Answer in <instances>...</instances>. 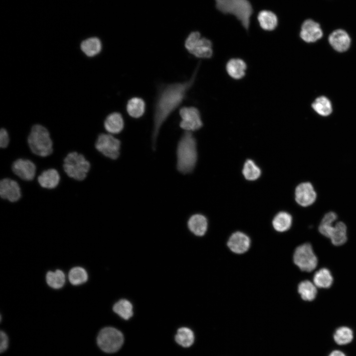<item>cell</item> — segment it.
I'll list each match as a JSON object with an SVG mask.
<instances>
[{"label": "cell", "mask_w": 356, "mask_h": 356, "mask_svg": "<svg viewBox=\"0 0 356 356\" xmlns=\"http://www.w3.org/2000/svg\"><path fill=\"white\" fill-rule=\"evenodd\" d=\"M199 64L187 80L162 86L155 99L153 114L152 146L155 149L160 129L169 117L181 104L193 87L199 68Z\"/></svg>", "instance_id": "cell-1"}, {"label": "cell", "mask_w": 356, "mask_h": 356, "mask_svg": "<svg viewBox=\"0 0 356 356\" xmlns=\"http://www.w3.org/2000/svg\"><path fill=\"white\" fill-rule=\"evenodd\" d=\"M197 142L191 132L185 131L178 141L177 148V168L182 174L190 173L197 161Z\"/></svg>", "instance_id": "cell-2"}, {"label": "cell", "mask_w": 356, "mask_h": 356, "mask_svg": "<svg viewBox=\"0 0 356 356\" xmlns=\"http://www.w3.org/2000/svg\"><path fill=\"white\" fill-rule=\"evenodd\" d=\"M216 8L223 14L234 16L243 28L248 30L250 18L253 13L252 6L248 0H215Z\"/></svg>", "instance_id": "cell-3"}, {"label": "cell", "mask_w": 356, "mask_h": 356, "mask_svg": "<svg viewBox=\"0 0 356 356\" xmlns=\"http://www.w3.org/2000/svg\"><path fill=\"white\" fill-rule=\"evenodd\" d=\"M31 151L41 157H46L52 151V141L47 129L40 124L33 125L28 137Z\"/></svg>", "instance_id": "cell-4"}, {"label": "cell", "mask_w": 356, "mask_h": 356, "mask_svg": "<svg viewBox=\"0 0 356 356\" xmlns=\"http://www.w3.org/2000/svg\"><path fill=\"white\" fill-rule=\"evenodd\" d=\"M90 168L89 162L83 154L72 152L64 159L63 169L71 178L77 180H83L87 177Z\"/></svg>", "instance_id": "cell-5"}, {"label": "cell", "mask_w": 356, "mask_h": 356, "mask_svg": "<svg viewBox=\"0 0 356 356\" xmlns=\"http://www.w3.org/2000/svg\"><path fill=\"white\" fill-rule=\"evenodd\" d=\"M96 342L102 351L113 353L121 348L124 342V336L118 329L112 327H106L99 331Z\"/></svg>", "instance_id": "cell-6"}, {"label": "cell", "mask_w": 356, "mask_h": 356, "mask_svg": "<svg viewBox=\"0 0 356 356\" xmlns=\"http://www.w3.org/2000/svg\"><path fill=\"white\" fill-rule=\"evenodd\" d=\"M292 260L294 265L303 271L311 272L317 265V259L312 245L309 243L297 246L294 251Z\"/></svg>", "instance_id": "cell-7"}, {"label": "cell", "mask_w": 356, "mask_h": 356, "mask_svg": "<svg viewBox=\"0 0 356 356\" xmlns=\"http://www.w3.org/2000/svg\"><path fill=\"white\" fill-rule=\"evenodd\" d=\"M95 146L104 156L115 160L120 155L121 141L111 134H101L98 135Z\"/></svg>", "instance_id": "cell-8"}, {"label": "cell", "mask_w": 356, "mask_h": 356, "mask_svg": "<svg viewBox=\"0 0 356 356\" xmlns=\"http://www.w3.org/2000/svg\"><path fill=\"white\" fill-rule=\"evenodd\" d=\"M181 121L179 127L188 132L197 131L203 126L199 110L195 107L184 106L179 111Z\"/></svg>", "instance_id": "cell-9"}, {"label": "cell", "mask_w": 356, "mask_h": 356, "mask_svg": "<svg viewBox=\"0 0 356 356\" xmlns=\"http://www.w3.org/2000/svg\"><path fill=\"white\" fill-rule=\"evenodd\" d=\"M317 192L312 183L310 181L299 183L295 189V200L303 207L313 205L317 200Z\"/></svg>", "instance_id": "cell-10"}, {"label": "cell", "mask_w": 356, "mask_h": 356, "mask_svg": "<svg viewBox=\"0 0 356 356\" xmlns=\"http://www.w3.org/2000/svg\"><path fill=\"white\" fill-rule=\"evenodd\" d=\"M252 240L246 233L236 231L228 237L226 245L228 250L233 254L237 255H244L251 248Z\"/></svg>", "instance_id": "cell-11"}, {"label": "cell", "mask_w": 356, "mask_h": 356, "mask_svg": "<svg viewBox=\"0 0 356 356\" xmlns=\"http://www.w3.org/2000/svg\"><path fill=\"white\" fill-rule=\"evenodd\" d=\"M12 170L21 179L31 181L35 178L36 167L31 161L20 158L13 163Z\"/></svg>", "instance_id": "cell-12"}, {"label": "cell", "mask_w": 356, "mask_h": 356, "mask_svg": "<svg viewBox=\"0 0 356 356\" xmlns=\"http://www.w3.org/2000/svg\"><path fill=\"white\" fill-rule=\"evenodd\" d=\"M300 36L305 42L313 43L322 38L323 32L318 23L312 19H307L301 26Z\"/></svg>", "instance_id": "cell-13"}, {"label": "cell", "mask_w": 356, "mask_h": 356, "mask_svg": "<svg viewBox=\"0 0 356 356\" xmlns=\"http://www.w3.org/2000/svg\"><path fill=\"white\" fill-rule=\"evenodd\" d=\"M0 196L3 199L14 202L19 200L21 196L19 184L15 180L5 178L0 181Z\"/></svg>", "instance_id": "cell-14"}, {"label": "cell", "mask_w": 356, "mask_h": 356, "mask_svg": "<svg viewBox=\"0 0 356 356\" xmlns=\"http://www.w3.org/2000/svg\"><path fill=\"white\" fill-rule=\"evenodd\" d=\"M328 42L336 51L342 52L349 48L351 39L346 31L339 29L333 31L330 34Z\"/></svg>", "instance_id": "cell-15"}, {"label": "cell", "mask_w": 356, "mask_h": 356, "mask_svg": "<svg viewBox=\"0 0 356 356\" xmlns=\"http://www.w3.org/2000/svg\"><path fill=\"white\" fill-rule=\"evenodd\" d=\"M187 225L190 231L197 236H204L208 229V221L205 216L196 214L189 219Z\"/></svg>", "instance_id": "cell-16"}, {"label": "cell", "mask_w": 356, "mask_h": 356, "mask_svg": "<svg viewBox=\"0 0 356 356\" xmlns=\"http://www.w3.org/2000/svg\"><path fill=\"white\" fill-rule=\"evenodd\" d=\"M104 127L110 134H118L124 127V121L122 114L118 112H112L107 116L104 121Z\"/></svg>", "instance_id": "cell-17"}, {"label": "cell", "mask_w": 356, "mask_h": 356, "mask_svg": "<svg viewBox=\"0 0 356 356\" xmlns=\"http://www.w3.org/2000/svg\"><path fill=\"white\" fill-rule=\"evenodd\" d=\"M189 53L198 58H211L213 55L212 42L207 38L201 37Z\"/></svg>", "instance_id": "cell-18"}, {"label": "cell", "mask_w": 356, "mask_h": 356, "mask_svg": "<svg viewBox=\"0 0 356 356\" xmlns=\"http://www.w3.org/2000/svg\"><path fill=\"white\" fill-rule=\"evenodd\" d=\"M60 176L54 169L43 171L38 177V181L41 187L46 189L55 188L59 184Z\"/></svg>", "instance_id": "cell-19"}, {"label": "cell", "mask_w": 356, "mask_h": 356, "mask_svg": "<svg viewBox=\"0 0 356 356\" xmlns=\"http://www.w3.org/2000/svg\"><path fill=\"white\" fill-rule=\"evenodd\" d=\"M247 65L245 62L240 58H232L226 64V71L232 79L239 80L245 75Z\"/></svg>", "instance_id": "cell-20"}, {"label": "cell", "mask_w": 356, "mask_h": 356, "mask_svg": "<svg viewBox=\"0 0 356 356\" xmlns=\"http://www.w3.org/2000/svg\"><path fill=\"white\" fill-rule=\"evenodd\" d=\"M328 238L335 246L343 245L347 240V226L342 221L335 222Z\"/></svg>", "instance_id": "cell-21"}, {"label": "cell", "mask_w": 356, "mask_h": 356, "mask_svg": "<svg viewBox=\"0 0 356 356\" xmlns=\"http://www.w3.org/2000/svg\"><path fill=\"white\" fill-rule=\"evenodd\" d=\"M82 51L88 57H92L99 54L102 50V44L97 37H90L83 41L80 44Z\"/></svg>", "instance_id": "cell-22"}, {"label": "cell", "mask_w": 356, "mask_h": 356, "mask_svg": "<svg viewBox=\"0 0 356 356\" xmlns=\"http://www.w3.org/2000/svg\"><path fill=\"white\" fill-rule=\"evenodd\" d=\"M292 216L286 212H280L273 218L272 225L273 229L278 232L282 233L288 231L292 226Z\"/></svg>", "instance_id": "cell-23"}, {"label": "cell", "mask_w": 356, "mask_h": 356, "mask_svg": "<svg viewBox=\"0 0 356 356\" xmlns=\"http://www.w3.org/2000/svg\"><path fill=\"white\" fill-rule=\"evenodd\" d=\"M338 219L337 214L333 211L326 212L322 217L318 230L323 236L328 238L329 234Z\"/></svg>", "instance_id": "cell-24"}, {"label": "cell", "mask_w": 356, "mask_h": 356, "mask_svg": "<svg viewBox=\"0 0 356 356\" xmlns=\"http://www.w3.org/2000/svg\"><path fill=\"white\" fill-rule=\"evenodd\" d=\"M145 101L138 97H134L130 99L126 105V110L129 115L136 119L142 116L145 111Z\"/></svg>", "instance_id": "cell-25"}, {"label": "cell", "mask_w": 356, "mask_h": 356, "mask_svg": "<svg viewBox=\"0 0 356 356\" xmlns=\"http://www.w3.org/2000/svg\"><path fill=\"white\" fill-rule=\"evenodd\" d=\"M258 20L260 27L267 31L273 30L278 24V19L275 14L267 10H262L259 13Z\"/></svg>", "instance_id": "cell-26"}, {"label": "cell", "mask_w": 356, "mask_h": 356, "mask_svg": "<svg viewBox=\"0 0 356 356\" xmlns=\"http://www.w3.org/2000/svg\"><path fill=\"white\" fill-rule=\"evenodd\" d=\"M316 286L313 283L308 280L301 281L298 285L297 291L302 300L312 301L316 296Z\"/></svg>", "instance_id": "cell-27"}, {"label": "cell", "mask_w": 356, "mask_h": 356, "mask_svg": "<svg viewBox=\"0 0 356 356\" xmlns=\"http://www.w3.org/2000/svg\"><path fill=\"white\" fill-rule=\"evenodd\" d=\"M313 283L318 288L330 287L333 283V277L330 271L325 268L319 269L313 275Z\"/></svg>", "instance_id": "cell-28"}, {"label": "cell", "mask_w": 356, "mask_h": 356, "mask_svg": "<svg viewBox=\"0 0 356 356\" xmlns=\"http://www.w3.org/2000/svg\"><path fill=\"white\" fill-rule=\"evenodd\" d=\"M312 109L319 115L326 117L332 112V105L330 100L324 96L316 98L312 104Z\"/></svg>", "instance_id": "cell-29"}, {"label": "cell", "mask_w": 356, "mask_h": 356, "mask_svg": "<svg viewBox=\"0 0 356 356\" xmlns=\"http://www.w3.org/2000/svg\"><path fill=\"white\" fill-rule=\"evenodd\" d=\"M177 343L183 347L191 346L194 341L193 331L187 327H181L178 330L175 336Z\"/></svg>", "instance_id": "cell-30"}, {"label": "cell", "mask_w": 356, "mask_h": 356, "mask_svg": "<svg viewBox=\"0 0 356 356\" xmlns=\"http://www.w3.org/2000/svg\"><path fill=\"white\" fill-rule=\"evenodd\" d=\"M47 284L54 289H59L63 286L65 282L64 273L60 269L54 271H49L46 274Z\"/></svg>", "instance_id": "cell-31"}, {"label": "cell", "mask_w": 356, "mask_h": 356, "mask_svg": "<svg viewBox=\"0 0 356 356\" xmlns=\"http://www.w3.org/2000/svg\"><path fill=\"white\" fill-rule=\"evenodd\" d=\"M133 306L126 299H122L116 303L113 307V311L124 319L130 318L133 314Z\"/></svg>", "instance_id": "cell-32"}, {"label": "cell", "mask_w": 356, "mask_h": 356, "mask_svg": "<svg viewBox=\"0 0 356 356\" xmlns=\"http://www.w3.org/2000/svg\"><path fill=\"white\" fill-rule=\"evenodd\" d=\"M242 173L246 179L255 180L260 177L261 171L253 160L248 159L244 164Z\"/></svg>", "instance_id": "cell-33"}, {"label": "cell", "mask_w": 356, "mask_h": 356, "mask_svg": "<svg viewBox=\"0 0 356 356\" xmlns=\"http://www.w3.org/2000/svg\"><path fill=\"white\" fill-rule=\"evenodd\" d=\"M88 277L86 270L80 267H76L71 268L68 273V279L70 282L74 285L85 283L87 281Z\"/></svg>", "instance_id": "cell-34"}, {"label": "cell", "mask_w": 356, "mask_h": 356, "mask_svg": "<svg viewBox=\"0 0 356 356\" xmlns=\"http://www.w3.org/2000/svg\"><path fill=\"white\" fill-rule=\"evenodd\" d=\"M335 342L340 345L350 343L353 339V332L351 329L346 326L338 328L334 334Z\"/></svg>", "instance_id": "cell-35"}, {"label": "cell", "mask_w": 356, "mask_h": 356, "mask_svg": "<svg viewBox=\"0 0 356 356\" xmlns=\"http://www.w3.org/2000/svg\"><path fill=\"white\" fill-rule=\"evenodd\" d=\"M201 38V34L198 31L192 32L188 35L185 40L184 46L189 53Z\"/></svg>", "instance_id": "cell-36"}, {"label": "cell", "mask_w": 356, "mask_h": 356, "mask_svg": "<svg viewBox=\"0 0 356 356\" xmlns=\"http://www.w3.org/2000/svg\"><path fill=\"white\" fill-rule=\"evenodd\" d=\"M9 138L7 130L1 128L0 130V147L2 148H6L9 143Z\"/></svg>", "instance_id": "cell-37"}, {"label": "cell", "mask_w": 356, "mask_h": 356, "mask_svg": "<svg viewBox=\"0 0 356 356\" xmlns=\"http://www.w3.org/2000/svg\"><path fill=\"white\" fill-rule=\"evenodd\" d=\"M0 351L1 353H3L7 350L9 344L8 337L5 332L0 331Z\"/></svg>", "instance_id": "cell-38"}, {"label": "cell", "mask_w": 356, "mask_h": 356, "mask_svg": "<svg viewBox=\"0 0 356 356\" xmlns=\"http://www.w3.org/2000/svg\"><path fill=\"white\" fill-rule=\"evenodd\" d=\"M329 356H346L344 353L339 350L332 351Z\"/></svg>", "instance_id": "cell-39"}]
</instances>
